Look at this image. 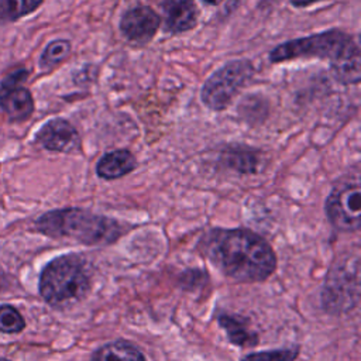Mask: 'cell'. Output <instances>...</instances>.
<instances>
[{"instance_id":"cell-1","label":"cell","mask_w":361,"mask_h":361,"mask_svg":"<svg viewBox=\"0 0 361 361\" xmlns=\"http://www.w3.org/2000/svg\"><path fill=\"white\" fill-rule=\"evenodd\" d=\"M197 247L223 275L240 283L262 282L276 269L272 247L251 230L212 228L200 237Z\"/></svg>"},{"instance_id":"cell-2","label":"cell","mask_w":361,"mask_h":361,"mask_svg":"<svg viewBox=\"0 0 361 361\" xmlns=\"http://www.w3.org/2000/svg\"><path fill=\"white\" fill-rule=\"evenodd\" d=\"M34 226L47 237L68 238L85 245L113 244L126 233L117 220L79 207L49 210L41 214Z\"/></svg>"},{"instance_id":"cell-3","label":"cell","mask_w":361,"mask_h":361,"mask_svg":"<svg viewBox=\"0 0 361 361\" xmlns=\"http://www.w3.org/2000/svg\"><path fill=\"white\" fill-rule=\"evenodd\" d=\"M89 264L78 254H65L49 261L39 275L38 290L54 307L71 306L90 290Z\"/></svg>"},{"instance_id":"cell-4","label":"cell","mask_w":361,"mask_h":361,"mask_svg":"<svg viewBox=\"0 0 361 361\" xmlns=\"http://www.w3.org/2000/svg\"><path fill=\"white\" fill-rule=\"evenodd\" d=\"M357 42L341 30H327L319 34L285 41L269 52L271 62H285L298 58H322L334 63Z\"/></svg>"},{"instance_id":"cell-5","label":"cell","mask_w":361,"mask_h":361,"mask_svg":"<svg viewBox=\"0 0 361 361\" xmlns=\"http://www.w3.org/2000/svg\"><path fill=\"white\" fill-rule=\"evenodd\" d=\"M254 66L248 59H233L214 71L203 83L200 99L213 110L227 109L241 87L252 78Z\"/></svg>"},{"instance_id":"cell-6","label":"cell","mask_w":361,"mask_h":361,"mask_svg":"<svg viewBox=\"0 0 361 361\" xmlns=\"http://www.w3.org/2000/svg\"><path fill=\"white\" fill-rule=\"evenodd\" d=\"M324 210L336 230L357 231L361 226V185L358 176L340 180L326 199Z\"/></svg>"},{"instance_id":"cell-7","label":"cell","mask_w":361,"mask_h":361,"mask_svg":"<svg viewBox=\"0 0 361 361\" xmlns=\"http://www.w3.org/2000/svg\"><path fill=\"white\" fill-rule=\"evenodd\" d=\"M326 312H345L357 305L358 300V261L351 265L344 262L336 265L326 278L323 295Z\"/></svg>"},{"instance_id":"cell-8","label":"cell","mask_w":361,"mask_h":361,"mask_svg":"<svg viewBox=\"0 0 361 361\" xmlns=\"http://www.w3.org/2000/svg\"><path fill=\"white\" fill-rule=\"evenodd\" d=\"M28 72L18 69L8 75L0 85V109L13 123H21L34 113V99L28 89L21 83L25 80Z\"/></svg>"},{"instance_id":"cell-9","label":"cell","mask_w":361,"mask_h":361,"mask_svg":"<svg viewBox=\"0 0 361 361\" xmlns=\"http://www.w3.org/2000/svg\"><path fill=\"white\" fill-rule=\"evenodd\" d=\"M35 141L52 152H76L80 149V137L78 130L65 118L56 117L48 120L35 134Z\"/></svg>"},{"instance_id":"cell-10","label":"cell","mask_w":361,"mask_h":361,"mask_svg":"<svg viewBox=\"0 0 361 361\" xmlns=\"http://www.w3.org/2000/svg\"><path fill=\"white\" fill-rule=\"evenodd\" d=\"M161 24V17L148 6H137L127 10L120 20L121 34L131 42H149Z\"/></svg>"},{"instance_id":"cell-11","label":"cell","mask_w":361,"mask_h":361,"mask_svg":"<svg viewBox=\"0 0 361 361\" xmlns=\"http://www.w3.org/2000/svg\"><path fill=\"white\" fill-rule=\"evenodd\" d=\"M164 30L169 34H182L192 30L197 21L195 0H164Z\"/></svg>"},{"instance_id":"cell-12","label":"cell","mask_w":361,"mask_h":361,"mask_svg":"<svg viewBox=\"0 0 361 361\" xmlns=\"http://www.w3.org/2000/svg\"><path fill=\"white\" fill-rule=\"evenodd\" d=\"M219 326L226 331L231 344L238 347H255L259 341V336L251 329L248 319L240 314H231L227 312L217 314Z\"/></svg>"},{"instance_id":"cell-13","label":"cell","mask_w":361,"mask_h":361,"mask_svg":"<svg viewBox=\"0 0 361 361\" xmlns=\"http://www.w3.org/2000/svg\"><path fill=\"white\" fill-rule=\"evenodd\" d=\"M137 166L135 157L128 149H114L106 152L96 164V173L107 180L118 179L130 172H133Z\"/></svg>"},{"instance_id":"cell-14","label":"cell","mask_w":361,"mask_h":361,"mask_svg":"<svg viewBox=\"0 0 361 361\" xmlns=\"http://www.w3.org/2000/svg\"><path fill=\"white\" fill-rule=\"evenodd\" d=\"M90 361H145V357L133 343L114 340L94 350Z\"/></svg>"},{"instance_id":"cell-15","label":"cell","mask_w":361,"mask_h":361,"mask_svg":"<svg viewBox=\"0 0 361 361\" xmlns=\"http://www.w3.org/2000/svg\"><path fill=\"white\" fill-rule=\"evenodd\" d=\"M221 158L226 166L241 173H255L259 169V155L257 151L247 148H233L224 151Z\"/></svg>"},{"instance_id":"cell-16","label":"cell","mask_w":361,"mask_h":361,"mask_svg":"<svg viewBox=\"0 0 361 361\" xmlns=\"http://www.w3.org/2000/svg\"><path fill=\"white\" fill-rule=\"evenodd\" d=\"M44 0H0V23L17 21L35 11Z\"/></svg>"},{"instance_id":"cell-17","label":"cell","mask_w":361,"mask_h":361,"mask_svg":"<svg viewBox=\"0 0 361 361\" xmlns=\"http://www.w3.org/2000/svg\"><path fill=\"white\" fill-rule=\"evenodd\" d=\"M72 45L68 39H54L51 41L39 56V66L42 69H51L63 62L71 54Z\"/></svg>"},{"instance_id":"cell-18","label":"cell","mask_w":361,"mask_h":361,"mask_svg":"<svg viewBox=\"0 0 361 361\" xmlns=\"http://www.w3.org/2000/svg\"><path fill=\"white\" fill-rule=\"evenodd\" d=\"M25 329V320L17 307L0 305V333L17 334Z\"/></svg>"},{"instance_id":"cell-19","label":"cell","mask_w":361,"mask_h":361,"mask_svg":"<svg viewBox=\"0 0 361 361\" xmlns=\"http://www.w3.org/2000/svg\"><path fill=\"white\" fill-rule=\"evenodd\" d=\"M299 355V347L265 350L258 353H250L241 358V361H295Z\"/></svg>"},{"instance_id":"cell-20","label":"cell","mask_w":361,"mask_h":361,"mask_svg":"<svg viewBox=\"0 0 361 361\" xmlns=\"http://www.w3.org/2000/svg\"><path fill=\"white\" fill-rule=\"evenodd\" d=\"M316 1H320V0H290V3L295 6V7H306V6H310Z\"/></svg>"},{"instance_id":"cell-21","label":"cell","mask_w":361,"mask_h":361,"mask_svg":"<svg viewBox=\"0 0 361 361\" xmlns=\"http://www.w3.org/2000/svg\"><path fill=\"white\" fill-rule=\"evenodd\" d=\"M203 1H206L207 4H220L223 0H203Z\"/></svg>"},{"instance_id":"cell-22","label":"cell","mask_w":361,"mask_h":361,"mask_svg":"<svg viewBox=\"0 0 361 361\" xmlns=\"http://www.w3.org/2000/svg\"><path fill=\"white\" fill-rule=\"evenodd\" d=\"M0 361H10V360H7V358H0Z\"/></svg>"}]
</instances>
